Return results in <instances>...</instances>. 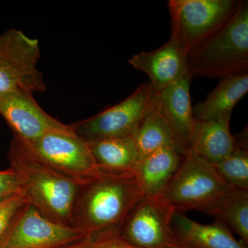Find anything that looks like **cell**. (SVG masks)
Listing matches in <instances>:
<instances>
[{"label": "cell", "instance_id": "1", "mask_svg": "<svg viewBox=\"0 0 248 248\" xmlns=\"http://www.w3.org/2000/svg\"><path fill=\"white\" fill-rule=\"evenodd\" d=\"M143 197L133 172H102L80 188L73 207V226L89 239L121 233Z\"/></svg>", "mask_w": 248, "mask_h": 248}, {"label": "cell", "instance_id": "2", "mask_svg": "<svg viewBox=\"0 0 248 248\" xmlns=\"http://www.w3.org/2000/svg\"><path fill=\"white\" fill-rule=\"evenodd\" d=\"M8 157L27 203L54 221L73 226V211L81 186L51 169L14 138Z\"/></svg>", "mask_w": 248, "mask_h": 248}, {"label": "cell", "instance_id": "3", "mask_svg": "<svg viewBox=\"0 0 248 248\" xmlns=\"http://www.w3.org/2000/svg\"><path fill=\"white\" fill-rule=\"evenodd\" d=\"M187 66L192 78L248 73V1H240L231 19L187 56Z\"/></svg>", "mask_w": 248, "mask_h": 248}, {"label": "cell", "instance_id": "4", "mask_svg": "<svg viewBox=\"0 0 248 248\" xmlns=\"http://www.w3.org/2000/svg\"><path fill=\"white\" fill-rule=\"evenodd\" d=\"M236 0H170V39L188 56L234 15Z\"/></svg>", "mask_w": 248, "mask_h": 248}, {"label": "cell", "instance_id": "5", "mask_svg": "<svg viewBox=\"0 0 248 248\" xmlns=\"http://www.w3.org/2000/svg\"><path fill=\"white\" fill-rule=\"evenodd\" d=\"M231 188L218 176L211 163L190 152L169 181L161 200L177 213L192 210L203 213Z\"/></svg>", "mask_w": 248, "mask_h": 248}, {"label": "cell", "instance_id": "6", "mask_svg": "<svg viewBox=\"0 0 248 248\" xmlns=\"http://www.w3.org/2000/svg\"><path fill=\"white\" fill-rule=\"evenodd\" d=\"M156 106V91L149 83H143L122 102L94 117L70 125L86 142L133 136L142 121Z\"/></svg>", "mask_w": 248, "mask_h": 248}, {"label": "cell", "instance_id": "7", "mask_svg": "<svg viewBox=\"0 0 248 248\" xmlns=\"http://www.w3.org/2000/svg\"><path fill=\"white\" fill-rule=\"evenodd\" d=\"M26 146L51 169L81 186L102 173L94 163L87 142L78 137L71 125L49 131L32 146Z\"/></svg>", "mask_w": 248, "mask_h": 248}, {"label": "cell", "instance_id": "8", "mask_svg": "<svg viewBox=\"0 0 248 248\" xmlns=\"http://www.w3.org/2000/svg\"><path fill=\"white\" fill-rule=\"evenodd\" d=\"M38 40L12 29L0 35V93H45L46 86L37 68Z\"/></svg>", "mask_w": 248, "mask_h": 248}, {"label": "cell", "instance_id": "9", "mask_svg": "<svg viewBox=\"0 0 248 248\" xmlns=\"http://www.w3.org/2000/svg\"><path fill=\"white\" fill-rule=\"evenodd\" d=\"M86 238L78 228L54 221L27 203L18 214L1 248H63Z\"/></svg>", "mask_w": 248, "mask_h": 248}, {"label": "cell", "instance_id": "10", "mask_svg": "<svg viewBox=\"0 0 248 248\" xmlns=\"http://www.w3.org/2000/svg\"><path fill=\"white\" fill-rule=\"evenodd\" d=\"M174 213L161 199L143 197L130 212L121 234L140 248L179 247L172 228Z\"/></svg>", "mask_w": 248, "mask_h": 248}, {"label": "cell", "instance_id": "11", "mask_svg": "<svg viewBox=\"0 0 248 248\" xmlns=\"http://www.w3.org/2000/svg\"><path fill=\"white\" fill-rule=\"evenodd\" d=\"M0 115L14 138L26 146H32L46 133L66 125L46 113L32 93L24 91L0 93Z\"/></svg>", "mask_w": 248, "mask_h": 248}, {"label": "cell", "instance_id": "12", "mask_svg": "<svg viewBox=\"0 0 248 248\" xmlns=\"http://www.w3.org/2000/svg\"><path fill=\"white\" fill-rule=\"evenodd\" d=\"M192 79L187 73L166 89L156 91V107L172 130L177 151L184 156L190 153L197 121L191 102Z\"/></svg>", "mask_w": 248, "mask_h": 248}, {"label": "cell", "instance_id": "13", "mask_svg": "<svg viewBox=\"0 0 248 248\" xmlns=\"http://www.w3.org/2000/svg\"><path fill=\"white\" fill-rule=\"evenodd\" d=\"M128 62L148 76L149 84L156 91L166 89L189 73L187 56L170 38L156 50L135 54Z\"/></svg>", "mask_w": 248, "mask_h": 248}, {"label": "cell", "instance_id": "14", "mask_svg": "<svg viewBox=\"0 0 248 248\" xmlns=\"http://www.w3.org/2000/svg\"><path fill=\"white\" fill-rule=\"evenodd\" d=\"M172 228L179 247L186 248H248L238 241L221 222L202 224L190 219L185 213L174 212Z\"/></svg>", "mask_w": 248, "mask_h": 248}, {"label": "cell", "instance_id": "15", "mask_svg": "<svg viewBox=\"0 0 248 248\" xmlns=\"http://www.w3.org/2000/svg\"><path fill=\"white\" fill-rule=\"evenodd\" d=\"M184 156L173 148H163L140 159L134 174L143 197L161 199Z\"/></svg>", "mask_w": 248, "mask_h": 248}, {"label": "cell", "instance_id": "16", "mask_svg": "<svg viewBox=\"0 0 248 248\" xmlns=\"http://www.w3.org/2000/svg\"><path fill=\"white\" fill-rule=\"evenodd\" d=\"M231 117L227 115L215 120H197L190 152L213 164L225 159L234 146V136L230 129Z\"/></svg>", "mask_w": 248, "mask_h": 248}, {"label": "cell", "instance_id": "17", "mask_svg": "<svg viewBox=\"0 0 248 248\" xmlns=\"http://www.w3.org/2000/svg\"><path fill=\"white\" fill-rule=\"evenodd\" d=\"M87 143L102 172L134 173L141 159L133 136L102 139Z\"/></svg>", "mask_w": 248, "mask_h": 248}, {"label": "cell", "instance_id": "18", "mask_svg": "<svg viewBox=\"0 0 248 248\" xmlns=\"http://www.w3.org/2000/svg\"><path fill=\"white\" fill-rule=\"evenodd\" d=\"M205 100L192 107L196 120H215L231 115L236 104L248 92V73L223 77Z\"/></svg>", "mask_w": 248, "mask_h": 248}, {"label": "cell", "instance_id": "19", "mask_svg": "<svg viewBox=\"0 0 248 248\" xmlns=\"http://www.w3.org/2000/svg\"><path fill=\"white\" fill-rule=\"evenodd\" d=\"M203 213L234 232L248 246V190L230 189L207 207Z\"/></svg>", "mask_w": 248, "mask_h": 248}, {"label": "cell", "instance_id": "20", "mask_svg": "<svg viewBox=\"0 0 248 248\" xmlns=\"http://www.w3.org/2000/svg\"><path fill=\"white\" fill-rule=\"evenodd\" d=\"M133 138L141 158L163 148L177 150L172 130L156 106L142 121Z\"/></svg>", "mask_w": 248, "mask_h": 248}, {"label": "cell", "instance_id": "21", "mask_svg": "<svg viewBox=\"0 0 248 248\" xmlns=\"http://www.w3.org/2000/svg\"><path fill=\"white\" fill-rule=\"evenodd\" d=\"M213 165L227 185L232 188L248 190V127L235 135L234 146L231 153Z\"/></svg>", "mask_w": 248, "mask_h": 248}, {"label": "cell", "instance_id": "22", "mask_svg": "<svg viewBox=\"0 0 248 248\" xmlns=\"http://www.w3.org/2000/svg\"><path fill=\"white\" fill-rule=\"evenodd\" d=\"M27 204L22 192L0 201V248L18 214Z\"/></svg>", "mask_w": 248, "mask_h": 248}, {"label": "cell", "instance_id": "23", "mask_svg": "<svg viewBox=\"0 0 248 248\" xmlns=\"http://www.w3.org/2000/svg\"><path fill=\"white\" fill-rule=\"evenodd\" d=\"M89 248H140L129 242L121 233H110L89 239Z\"/></svg>", "mask_w": 248, "mask_h": 248}, {"label": "cell", "instance_id": "24", "mask_svg": "<svg viewBox=\"0 0 248 248\" xmlns=\"http://www.w3.org/2000/svg\"><path fill=\"white\" fill-rule=\"evenodd\" d=\"M22 192L17 174L12 169L0 171V201Z\"/></svg>", "mask_w": 248, "mask_h": 248}, {"label": "cell", "instance_id": "25", "mask_svg": "<svg viewBox=\"0 0 248 248\" xmlns=\"http://www.w3.org/2000/svg\"><path fill=\"white\" fill-rule=\"evenodd\" d=\"M67 248H89V239L86 238L82 241H80L78 244L71 245Z\"/></svg>", "mask_w": 248, "mask_h": 248}, {"label": "cell", "instance_id": "26", "mask_svg": "<svg viewBox=\"0 0 248 248\" xmlns=\"http://www.w3.org/2000/svg\"><path fill=\"white\" fill-rule=\"evenodd\" d=\"M184 248V247H179H179H177V248Z\"/></svg>", "mask_w": 248, "mask_h": 248}, {"label": "cell", "instance_id": "27", "mask_svg": "<svg viewBox=\"0 0 248 248\" xmlns=\"http://www.w3.org/2000/svg\"><path fill=\"white\" fill-rule=\"evenodd\" d=\"M67 248V247H66V248Z\"/></svg>", "mask_w": 248, "mask_h": 248}]
</instances>
